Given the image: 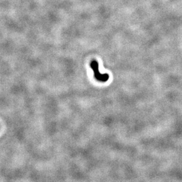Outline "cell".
<instances>
[{
    "mask_svg": "<svg viewBox=\"0 0 182 182\" xmlns=\"http://www.w3.org/2000/svg\"><path fill=\"white\" fill-rule=\"evenodd\" d=\"M91 68L92 69L95 79L101 82H106L109 79V75L107 73L101 74L99 71V65L97 61L93 60L90 64Z\"/></svg>",
    "mask_w": 182,
    "mask_h": 182,
    "instance_id": "obj_1",
    "label": "cell"
}]
</instances>
